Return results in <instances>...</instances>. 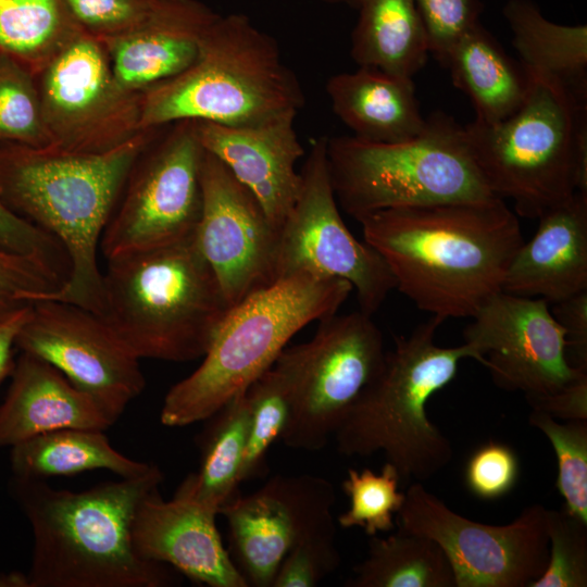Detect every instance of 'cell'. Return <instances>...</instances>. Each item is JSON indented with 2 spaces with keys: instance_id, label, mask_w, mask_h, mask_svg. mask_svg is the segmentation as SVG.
<instances>
[{
  "instance_id": "obj_26",
  "label": "cell",
  "mask_w": 587,
  "mask_h": 587,
  "mask_svg": "<svg viewBox=\"0 0 587 587\" xmlns=\"http://www.w3.org/2000/svg\"><path fill=\"white\" fill-rule=\"evenodd\" d=\"M502 13L523 66L587 100V26L551 22L532 0H509Z\"/></svg>"
},
{
  "instance_id": "obj_24",
  "label": "cell",
  "mask_w": 587,
  "mask_h": 587,
  "mask_svg": "<svg viewBox=\"0 0 587 587\" xmlns=\"http://www.w3.org/2000/svg\"><path fill=\"white\" fill-rule=\"evenodd\" d=\"M333 112L354 137L382 143L410 139L426 124L411 77L358 66L326 83Z\"/></svg>"
},
{
  "instance_id": "obj_20",
  "label": "cell",
  "mask_w": 587,
  "mask_h": 587,
  "mask_svg": "<svg viewBox=\"0 0 587 587\" xmlns=\"http://www.w3.org/2000/svg\"><path fill=\"white\" fill-rule=\"evenodd\" d=\"M296 117L253 126H225L197 121L202 148L218 159L247 187L279 230L300 189L297 163L304 149Z\"/></svg>"
},
{
  "instance_id": "obj_38",
  "label": "cell",
  "mask_w": 587,
  "mask_h": 587,
  "mask_svg": "<svg viewBox=\"0 0 587 587\" xmlns=\"http://www.w3.org/2000/svg\"><path fill=\"white\" fill-rule=\"evenodd\" d=\"M74 22L98 39L136 30L153 21L170 0H62Z\"/></svg>"
},
{
  "instance_id": "obj_11",
  "label": "cell",
  "mask_w": 587,
  "mask_h": 587,
  "mask_svg": "<svg viewBox=\"0 0 587 587\" xmlns=\"http://www.w3.org/2000/svg\"><path fill=\"white\" fill-rule=\"evenodd\" d=\"M404 495L398 527L440 546L455 587H529L544 574L549 560L544 505H528L510 524L496 526L458 514L421 482Z\"/></svg>"
},
{
  "instance_id": "obj_37",
  "label": "cell",
  "mask_w": 587,
  "mask_h": 587,
  "mask_svg": "<svg viewBox=\"0 0 587 587\" xmlns=\"http://www.w3.org/2000/svg\"><path fill=\"white\" fill-rule=\"evenodd\" d=\"M65 277L47 264L0 249V323L55 294Z\"/></svg>"
},
{
  "instance_id": "obj_5",
  "label": "cell",
  "mask_w": 587,
  "mask_h": 587,
  "mask_svg": "<svg viewBox=\"0 0 587 587\" xmlns=\"http://www.w3.org/2000/svg\"><path fill=\"white\" fill-rule=\"evenodd\" d=\"M102 319L139 359L203 357L230 309L195 234L109 259Z\"/></svg>"
},
{
  "instance_id": "obj_8",
  "label": "cell",
  "mask_w": 587,
  "mask_h": 587,
  "mask_svg": "<svg viewBox=\"0 0 587 587\" xmlns=\"http://www.w3.org/2000/svg\"><path fill=\"white\" fill-rule=\"evenodd\" d=\"M522 105L496 123L464 126L471 154L490 191L538 218L575 191L587 193V100L529 72Z\"/></svg>"
},
{
  "instance_id": "obj_3",
  "label": "cell",
  "mask_w": 587,
  "mask_h": 587,
  "mask_svg": "<svg viewBox=\"0 0 587 587\" xmlns=\"http://www.w3.org/2000/svg\"><path fill=\"white\" fill-rule=\"evenodd\" d=\"M150 130L99 153L0 145V199L53 236L67 257L66 280L47 299L73 303L102 317L101 237Z\"/></svg>"
},
{
  "instance_id": "obj_17",
  "label": "cell",
  "mask_w": 587,
  "mask_h": 587,
  "mask_svg": "<svg viewBox=\"0 0 587 587\" xmlns=\"http://www.w3.org/2000/svg\"><path fill=\"white\" fill-rule=\"evenodd\" d=\"M196 245L229 308L275 282L276 229L253 193L204 150Z\"/></svg>"
},
{
  "instance_id": "obj_46",
  "label": "cell",
  "mask_w": 587,
  "mask_h": 587,
  "mask_svg": "<svg viewBox=\"0 0 587 587\" xmlns=\"http://www.w3.org/2000/svg\"><path fill=\"white\" fill-rule=\"evenodd\" d=\"M0 587H29L26 574L0 572Z\"/></svg>"
},
{
  "instance_id": "obj_36",
  "label": "cell",
  "mask_w": 587,
  "mask_h": 587,
  "mask_svg": "<svg viewBox=\"0 0 587 587\" xmlns=\"http://www.w3.org/2000/svg\"><path fill=\"white\" fill-rule=\"evenodd\" d=\"M549 560L544 574L529 587L587 586V523L561 510L547 509Z\"/></svg>"
},
{
  "instance_id": "obj_29",
  "label": "cell",
  "mask_w": 587,
  "mask_h": 587,
  "mask_svg": "<svg viewBox=\"0 0 587 587\" xmlns=\"http://www.w3.org/2000/svg\"><path fill=\"white\" fill-rule=\"evenodd\" d=\"M209 422L199 436L200 465L179 485L185 495L203 508L220 509L237 494L248 435L246 390L235 395Z\"/></svg>"
},
{
  "instance_id": "obj_45",
  "label": "cell",
  "mask_w": 587,
  "mask_h": 587,
  "mask_svg": "<svg viewBox=\"0 0 587 587\" xmlns=\"http://www.w3.org/2000/svg\"><path fill=\"white\" fill-rule=\"evenodd\" d=\"M30 307L20 310L0 323V385L13 371L16 337L29 315Z\"/></svg>"
},
{
  "instance_id": "obj_21",
  "label": "cell",
  "mask_w": 587,
  "mask_h": 587,
  "mask_svg": "<svg viewBox=\"0 0 587 587\" xmlns=\"http://www.w3.org/2000/svg\"><path fill=\"white\" fill-rule=\"evenodd\" d=\"M523 241L502 291L555 303L587 289V193L575 191L544 212Z\"/></svg>"
},
{
  "instance_id": "obj_4",
  "label": "cell",
  "mask_w": 587,
  "mask_h": 587,
  "mask_svg": "<svg viewBox=\"0 0 587 587\" xmlns=\"http://www.w3.org/2000/svg\"><path fill=\"white\" fill-rule=\"evenodd\" d=\"M304 100L274 37L245 14L217 15L202 36L195 62L141 92L139 128L183 120L261 125L297 117Z\"/></svg>"
},
{
  "instance_id": "obj_15",
  "label": "cell",
  "mask_w": 587,
  "mask_h": 587,
  "mask_svg": "<svg viewBox=\"0 0 587 587\" xmlns=\"http://www.w3.org/2000/svg\"><path fill=\"white\" fill-rule=\"evenodd\" d=\"M15 346L57 369L113 424L146 386L140 359L101 316L73 303L35 302Z\"/></svg>"
},
{
  "instance_id": "obj_13",
  "label": "cell",
  "mask_w": 587,
  "mask_h": 587,
  "mask_svg": "<svg viewBox=\"0 0 587 587\" xmlns=\"http://www.w3.org/2000/svg\"><path fill=\"white\" fill-rule=\"evenodd\" d=\"M37 84L53 148L111 150L142 133L140 97L115 80L100 39L80 29L41 68Z\"/></svg>"
},
{
  "instance_id": "obj_18",
  "label": "cell",
  "mask_w": 587,
  "mask_h": 587,
  "mask_svg": "<svg viewBox=\"0 0 587 587\" xmlns=\"http://www.w3.org/2000/svg\"><path fill=\"white\" fill-rule=\"evenodd\" d=\"M335 490L314 475H275L221 509L228 525L227 549L248 586L272 587L287 553L307 535L333 523Z\"/></svg>"
},
{
  "instance_id": "obj_10",
  "label": "cell",
  "mask_w": 587,
  "mask_h": 587,
  "mask_svg": "<svg viewBox=\"0 0 587 587\" xmlns=\"http://www.w3.org/2000/svg\"><path fill=\"white\" fill-rule=\"evenodd\" d=\"M285 351L295 372L296 401L280 440L317 451L379 371L384 338L372 315L359 310L321 320L312 339Z\"/></svg>"
},
{
  "instance_id": "obj_6",
  "label": "cell",
  "mask_w": 587,
  "mask_h": 587,
  "mask_svg": "<svg viewBox=\"0 0 587 587\" xmlns=\"http://www.w3.org/2000/svg\"><path fill=\"white\" fill-rule=\"evenodd\" d=\"M444 321L432 316L409 336L395 338V348L336 428L338 452L369 457L383 452L401 480H425L453 457L451 441L429 421L426 407L455 376L462 359L479 362L467 344L440 347L435 334Z\"/></svg>"
},
{
  "instance_id": "obj_14",
  "label": "cell",
  "mask_w": 587,
  "mask_h": 587,
  "mask_svg": "<svg viewBox=\"0 0 587 587\" xmlns=\"http://www.w3.org/2000/svg\"><path fill=\"white\" fill-rule=\"evenodd\" d=\"M174 124L168 136L128 174L123 202L101 237L100 249L107 260L195 234L202 205L204 149L196 120Z\"/></svg>"
},
{
  "instance_id": "obj_28",
  "label": "cell",
  "mask_w": 587,
  "mask_h": 587,
  "mask_svg": "<svg viewBox=\"0 0 587 587\" xmlns=\"http://www.w3.org/2000/svg\"><path fill=\"white\" fill-rule=\"evenodd\" d=\"M351 35L358 66L413 77L427 61L426 32L414 0H362Z\"/></svg>"
},
{
  "instance_id": "obj_34",
  "label": "cell",
  "mask_w": 587,
  "mask_h": 587,
  "mask_svg": "<svg viewBox=\"0 0 587 587\" xmlns=\"http://www.w3.org/2000/svg\"><path fill=\"white\" fill-rule=\"evenodd\" d=\"M400 475L387 462L379 474L370 469H349L341 487L350 507L338 517L344 528L361 527L369 536L395 529L394 515L401 509L405 495L399 492Z\"/></svg>"
},
{
  "instance_id": "obj_25",
  "label": "cell",
  "mask_w": 587,
  "mask_h": 587,
  "mask_svg": "<svg viewBox=\"0 0 587 587\" xmlns=\"http://www.w3.org/2000/svg\"><path fill=\"white\" fill-rule=\"evenodd\" d=\"M445 67L453 85L472 101L475 120L484 123L502 121L515 112L532 85L530 73L479 22L455 42Z\"/></svg>"
},
{
  "instance_id": "obj_27",
  "label": "cell",
  "mask_w": 587,
  "mask_h": 587,
  "mask_svg": "<svg viewBox=\"0 0 587 587\" xmlns=\"http://www.w3.org/2000/svg\"><path fill=\"white\" fill-rule=\"evenodd\" d=\"M100 429L63 428L37 435L13 447V477L41 479L104 470L122 478L146 473L153 463L117 451Z\"/></svg>"
},
{
  "instance_id": "obj_1",
  "label": "cell",
  "mask_w": 587,
  "mask_h": 587,
  "mask_svg": "<svg viewBox=\"0 0 587 587\" xmlns=\"http://www.w3.org/2000/svg\"><path fill=\"white\" fill-rule=\"evenodd\" d=\"M359 222L396 289L442 321L473 317L501 292L524 241L516 214L498 197L386 209Z\"/></svg>"
},
{
  "instance_id": "obj_19",
  "label": "cell",
  "mask_w": 587,
  "mask_h": 587,
  "mask_svg": "<svg viewBox=\"0 0 587 587\" xmlns=\"http://www.w3.org/2000/svg\"><path fill=\"white\" fill-rule=\"evenodd\" d=\"M216 514L175 492L164 500L159 488L138 503L132 540L139 557L171 566L210 587H249L222 542Z\"/></svg>"
},
{
  "instance_id": "obj_41",
  "label": "cell",
  "mask_w": 587,
  "mask_h": 587,
  "mask_svg": "<svg viewBox=\"0 0 587 587\" xmlns=\"http://www.w3.org/2000/svg\"><path fill=\"white\" fill-rule=\"evenodd\" d=\"M519 471L515 452L504 444L489 441L470 457L465 467V483L474 496L492 500L513 489Z\"/></svg>"
},
{
  "instance_id": "obj_23",
  "label": "cell",
  "mask_w": 587,
  "mask_h": 587,
  "mask_svg": "<svg viewBox=\"0 0 587 587\" xmlns=\"http://www.w3.org/2000/svg\"><path fill=\"white\" fill-rule=\"evenodd\" d=\"M0 404V447L63 428L105 430L113 423L96 402L46 361L21 352Z\"/></svg>"
},
{
  "instance_id": "obj_31",
  "label": "cell",
  "mask_w": 587,
  "mask_h": 587,
  "mask_svg": "<svg viewBox=\"0 0 587 587\" xmlns=\"http://www.w3.org/2000/svg\"><path fill=\"white\" fill-rule=\"evenodd\" d=\"M82 28L62 0H0V53L37 74Z\"/></svg>"
},
{
  "instance_id": "obj_12",
  "label": "cell",
  "mask_w": 587,
  "mask_h": 587,
  "mask_svg": "<svg viewBox=\"0 0 587 587\" xmlns=\"http://www.w3.org/2000/svg\"><path fill=\"white\" fill-rule=\"evenodd\" d=\"M326 143L324 136L312 141L300 171L298 197L278 232L275 282L298 272L345 279L355 290L360 310L373 315L396 283L382 257L344 223Z\"/></svg>"
},
{
  "instance_id": "obj_2",
  "label": "cell",
  "mask_w": 587,
  "mask_h": 587,
  "mask_svg": "<svg viewBox=\"0 0 587 587\" xmlns=\"http://www.w3.org/2000/svg\"><path fill=\"white\" fill-rule=\"evenodd\" d=\"M163 479L155 464L142 475L103 482L83 491L13 477V496L33 534L28 586L176 585L179 578L172 567L139 557L132 540L138 503Z\"/></svg>"
},
{
  "instance_id": "obj_47",
  "label": "cell",
  "mask_w": 587,
  "mask_h": 587,
  "mask_svg": "<svg viewBox=\"0 0 587 587\" xmlns=\"http://www.w3.org/2000/svg\"><path fill=\"white\" fill-rule=\"evenodd\" d=\"M327 4H344L358 9L362 0H317Z\"/></svg>"
},
{
  "instance_id": "obj_30",
  "label": "cell",
  "mask_w": 587,
  "mask_h": 587,
  "mask_svg": "<svg viewBox=\"0 0 587 587\" xmlns=\"http://www.w3.org/2000/svg\"><path fill=\"white\" fill-rule=\"evenodd\" d=\"M349 587H455L440 546L400 527L386 538L371 536L366 558L353 567Z\"/></svg>"
},
{
  "instance_id": "obj_7",
  "label": "cell",
  "mask_w": 587,
  "mask_h": 587,
  "mask_svg": "<svg viewBox=\"0 0 587 587\" xmlns=\"http://www.w3.org/2000/svg\"><path fill=\"white\" fill-rule=\"evenodd\" d=\"M349 282L298 272L228 310L200 366L166 394L160 421L183 427L204 421L270 369L287 342L313 321L337 313Z\"/></svg>"
},
{
  "instance_id": "obj_43",
  "label": "cell",
  "mask_w": 587,
  "mask_h": 587,
  "mask_svg": "<svg viewBox=\"0 0 587 587\" xmlns=\"http://www.w3.org/2000/svg\"><path fill=\"white\" fill-rule=\"evenodd\" d=\"M550 311L564 330L569 362L587 371V289L552 303Z\"/></svg>"
},
{
  "instance_id": "obj_39",
  "label": "cell",
  "mask_w": 587,
  "mask_h": 587,
  "mask_svg": "<svg viewBox=\"0 0 587 587\" xmlns=\"http://www.w3.org/2000/svg\"><path fill=\"white\" fill-rule=\"evenodd\" d=\"M335 537L334 522L307 535L284 558L272 587H313L332 574L340 563Z\"/></svg>"
},
{
  "instance_id": "obj_33",
  "label": "cell",
  "mask_w": 587,
  "mask_h": 587,
  "mask_svg": "<svg viewBox=\"0 0 587 587\" xmlns=\"http://www.w3.org/2000/svg\"><path fill=\"white\" fill-rule=\"evenodd\" d=\"M33 76L17 61L0 53V145L53 148Z\"/></svg>"
},
{
  "instance_id": "obj_9",
  "label": "cell",
  "mask_w": 587,
  "mask_h": 587,
  "mask_svg": "<svg viewBox=\"0 0 587 587\" xmlns=\"http://www.w3.org/2000/svg\"><path fill=\"white\" fill-rule=\"evenodd\" d=\"M326 154L336 200L357 221L386 209L496 197L464 126L444 112L426 117L423 130L403 141L327 138Z\"/></svg>"
},
{
  "instance_id": "obj_35",
  "label": "cell",
  "mask_w": 587,
  "mask_h": 587,
  "mask_svg": "<svg viewBox=\"0 0 587 587\" xmlns=\"http://www.w3.org/2000/svg\"><path fill=\"white\" fill-rule=\"evenodd\" d=\"M529 424L550 441L558 463L555 487L564 509L587 523V421L560 423L532 410Z\"/></svg>"
},
{
  "instance_id": "obj_42",
  "label": "cell",
  "mask_w": 587,
  "mask_h": 587,
  "mask_svg": "<svg viewBox=\"0 0 587 587\" xmlns=\"http://www.w3.org/2000/svg\"><path fill=\"white\" fill-rule=\"evenodd\" d=\"M0 249L36 259L62 276L68 261L61 243L50 234L11 211L0 199Z\"/></svg>"
},
{
  "instance_id": "obj_44",
  "label": "cell",
  "mask_w": 587,
  "mask_h": 587,
  "mask_svg": "<svg viewBox=\"0 0 587 587\" xmlns=\"http://www.w3.org/2000/svg\"><path fill=\"white\" fill-rule=\"evenodd\" d=\"M538 410L565 421H587V377L565 390L528 403Z\"/></svg>"
},
{
  "instance_id": "obj_40",
  "label": "cell",
  "mask_w": 587,
  "mask_h": 587,
  "mask_svg": "<svg viewBox=\"0 0 587 587\" xmlns=\"http://www.w3.org/2000/svg\"><path fill=\"white\" fill-rule=\"evenodd\" d=\"M427 36L428 50L442 66L452 47L479 22L480 0H414Z\"/></svg>"
},
{
  "instance_id": "obj_22",
  "label": "cell",
  "mask_w": 587,
  "mask_h": 587,
  "mask_svg": "<svg viewBox=\"0 0 587 587\" xmlns=\"http://www.w3.org/2000/svg\"><path fill=\"white\" fill-rule=\"evenodd\" d=\"M217 15L198 0H170L149 24L100 39L115 80L124 90L141 93L183 73L195 62L202 36Z\"/></svg>"
},
{
  "instance_id": "obj_16",
  "label": "cell",
  "mask_w": 587,
  "mask_h": 587,
  "mask_svg": "<svg viewBox=\"0 0 587 587\" xmlns=\"http://www.w3.org/2000/svg\"><path fill=\"white\" fill-rule=\"evenodd\" d=\"M471 319L464 342L498 387L522 391L528 403L587 377L569 362L564 330L545 299L501 291Z\"/></svg>"
},
{
  "instance_id": "obj_32",
  "label": "cell",
  "mask_w": 587,
  "mask_h": 587,
  "mask_svg": "<svg viewBox=\"0 0 587 587\" xmlns=\"http://www.w3.org/2000/svg\"><path fill=\"white\" fill-rule=\"evenodd\" d=\"M248 435L243 452L241 483L264 471L267 452L280 439L296 401V377L285 349L273 365L246 389Z\"/></svg>"
}]
</instances>
